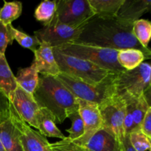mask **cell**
Returning <instances> with one entry per match:
<instances>
[{
  "instance_id": "cell-1",
  "label": "cell",
  "mask_w": 151,
  "mask_h": 151,
  "mask_svg": "<svg viewBox=\"0 0 151 151\" xmlns=\"http://www.w3.org/2000/svg\"><path fill=\"white\" fill-rule=\"evenodd\" d=\"M133 27L125 26L115 19H100L94 16L83 27L75 42L103 48L122 50L136 49L150 58L151 51L144 48L132 32Z\"/></svg>"
},
{
  "instance_id": "cell-2",
  "label": "cell",
  "mask_w": 151,
  "mask_h": 151,
  "mask_svg": "<svg viewBox=\"0 0 151 151\" xmlns=\"http://www.w3.org/2000/svg\"><path fill=\"white\" fill-rule=\"evenodd\" d=\"M32 95L38 106L48 109L59 124L78 109V99L55 77L40 76Z\"/></svg>"
},
{
  "instance_id": "cell-3",
  "label": "cell",
  "mask_w": 151,
  "mask_h": 151,
  "mask_svg": "<svg viewBox=\"0 0 151 151\" xmlns=\"http://www.w3.org/2000/svg\"><path fill=\"white\" fill-rule=\"evenodd\" d=\"M116 74L111 73L98 84H91L60 73L55 77L77 99L100 106L115 94L114 78Z\"/></svg>"
},
{
  "instance_id": "cell-4",
  "label": "cell",
  "mask_w": 151,
  "mask_h": 151,
  "mask_svg": "<svg viewBox=\"0 0 151 151\" xmlns=\"http://www.w3.org/2000/svg\"><path fill=\"white\" fill-rule=\"evenodd\" d=\"M64 54L88 60L114 74L125 71L117 61L119 50L103 48L77 42H68L55 47Z\"/></svg>"
},
{
  "instance_id": "cell-5",
  "label": "cell",
  "mask_w": 151,
  "mask_h": 151,
  "mask_svg": "<svg viewBox=\"0 0 151 151\" xmlns=\"http://www.w3.org/2000/svg\"><path fill=\"white\" fill-rule=\"evenodd\" d=\"M55 59L61 73L91 84H98L112 72L88 60L73 57L53 48Z\"/></svg>"
},
{
  "instance_id": "cell-6",
  "label": "cell",
  "mask_w": 151,
  "mask_h": 151,
  "mask_svg": "<svg viewBox=\"0 0 151 151\" xmlns=\"http://www.w3.org/2000/svg\"><path fill=\"white\" fill-rule=\"evenodd\" d=\"M151 66L145 63L132 70L116 74L114 78L115 94L138 99L150 89Z\"/></svg>"
},
{
  "instance_id": "cell-7",
  "label": "cell",
  "mask_w": 151,
  "mask_h": 151,
  "mask_svg": "<svg viewBox=\"0 0 151 151\" xmlns=\"http://www.w3.org/2000/svg\"><path fill=\"white\" fill-rule=\"evenodd\" d=\"M94 16L88 0H58L53 20L78 27L85 25Z\"/></svg>"
},
{
  "instance_id": "cell-8",
  "label": "cell",
  "mask_w": 151,
  "mask_h": 151,
  "mask_svg": "<svg viewBox=\"0 0 151 151\" xmlns=\"http://www.w3.org/2000/svg\"><path fill=\"white\" fill-rule=\"evenodd\" d=\"M98 106L103 120V127L111 131L121 143L125 137L123 125L125 102L124 99L114 94Z\"/></svg>"
},
{
  "instance_id": "cell-9",
  "label": "cell",
  "mask_w": 151,
  "mask_h": 151,
  "mask_svg": "<svg viewBox=\"0 0 151 151\" xmlns=\"http://www.w3.org/2000/svg\"><path fill=\"white\" fill-rule=\"evenodd\" d=\"M83 27H70L52 20L48 25L35 31L34 35L40 42H46L55 48L66 43L76 41Z\"/></svg>"
},
{
  "instance_id": "cell-10",
  "label": "cell",
  "mask_w": 151,
  "mask_h": 151,
  "mask_svg": "<svg viewBox=\"0 0 151 151\" xmlns=\"http://www.w3.org/2000/svg\"><path fill=\"white\" fill-rule=\"evenodd\" d=\"M15 114L16 109L9 101L0 110V141L5 151H23Z\"/></svg>"
},
{
  "instance_id": "cell-11",
  "label": "cell",
  "mask_w": 151,
  "mask_h": 151,
  "mask_svg": "<svg viewBox=\"0 0 151 151\" xmlns=\"http://www.w3.org/2000/svg\"><path fill=\"white\" fill-rule=\"evenodd\" d=\"M78 111L83 119L84 134L74 142L83 146L88 140L103 127V120L98 105L78 99Z\"/></svg>"
},
{
  "instance_id": "cell-12",
  "label": "cell",
  "mask_w": 151,
  "mask_h": 151,
  "mask_svg": "<svg viewBox=\"0 0 151 151\" xmlns=\"http://www.w3.org/2000/svg\"><path fill=\"white\" fill-rule=\"evenodd\" d=\"M9 102L28 125L38 129L36 115L40 107L35 102L33 95L17 86L13 97Z\"/></svg>"
},
{
  "instance_id": "cell-13",
  "label": "cell",
  "mask_w": 151,
  "mask_h": 151,
  "mask_svg": "<svg viewBox=\"0 0 151 151\" xmlns=\"http://www.w3.org/2000/svg\"><path fill=\"white\" fill-rule=\"evenodd\" d=\"M15 119L21 132L20 142L23 151H52L50 143L38 131L32 129L22 119L16 110Z\"/></svg>"
},
{
  "instance_id": "cell-14",
  "label": "cell",
  "mask_w": 151,
  "mask_h": 151,
  "mask_svg": "<svg viewBox=\"0 0 151 151\" xmlns=\"http://www.w3.org/2000/svg\"><path fill=\"white\" fill-rule=\"evenodd\" d=\"M150 0H124L116 19L125 26L133 27L134 22L150 11Z\"/></svg>"
},
{
  "instance_id": "cell-15",
  "label": "cell",
  "mask_w": 151,
  "mask_h": 151,
  "mask_svg": "<svg viewBox=\"0 0 151 151\" xmlns=\"http://www.w3.org/2000/svg\"><path fill=\"white\" fill-rule=\"evenodd\" d=\"M35 59L32 64L41 75L56 77L59 73L58 66L55 59L53 48L46 42H41L38 48L34 52Z\"/></svg>"
},
{
  "instance_id": "cell-16",
  "label": "cell",
  "mask_w": 151,
  "mask_h": 151,
  "mask_svg": "<svg viewBox=\"0 0 151 151\" xmlns=\"http://www.w3.org/2000/svg\"><path fill=\"white\" fill-rule=\"evenodd\" d=\"M82 147L86 151H120L122 144L111 131L102 127Z\"/></svg>"
},
{
  "instance_id": "cell-17",
  "label": "cell",
  "mask_w": 151,
  "mask_h": 151,
  "mask_svg": "<svg viewBox=\"0 0 151 151\" xmlns=\"http://www.w3.org/2000/svg\"><path fill=\"white\" fill-rule=\"evenodd\" d=\"M38 132L44 137H53L63 139L66 138L56 125L54 115L45 108L40 107L36 115Z\"/></svg>"
},
{
  "instance_id": "cell-18",
  "label": "cell",
  "mask_w": 151,
  "mask_h": 151,
  "mask_svg": "<svg viewBox=\"0 0 151 151\" xmlns=\"http://www.w3.org/2000/svg\"><path fill=\"white\" fill-rule=\"evenodd\" d=\"M17 86L16 78L7 63L5 55L0 54V92L10 101Z\"/></svg>"
},
{
  "instance_id": "cell-19",
  "label": "cell",
  "mask_w": 151,
  "mask_h": 151,
  "mask_svg": "<svg viewBox=\"0 0 151 151\" xmlns=\"http://www.w3.org/2000/svg\"><path fill=\"white\" fill-rule=\"evenodd\" d=\"M124 0H88L94 16L100 19H115Z\"/></svg>"
},
{
  "instance_id": "cell-20",
  "label": "cell",
  "mask_w": 151,
  "mask_h": 151,
  "mask_svg": "<svg viewBox=\"0 0 151 151\" xmlns=\"http://www.w3.org/2000/svg\"><path fill=\"white\" fill-rule=\"evenodd\" d=\"M15 78L18 86L29 94H33L38 86L39 73L32 63L29 67L19 69Z\"/></svg>"
},
{
  "instance_id": "cell-21",
  "label": "cell",
  "mask_w": 151,
  "mask_h": 151,
  "mask_svg": "<svg viewBox=\"0 0 151 151\" xmlns=\"http://www.w3.org/2000/svg\"><path fill=\"white\" fill-rule=\"evenodd\" d=\"M146 59L149 58L145 54L136 49H126L118 51L117 61L125 70L136 69Z\"/></svg>"
},
{
  "instance_id": "cell-22",
  "label": "cell",
  "mask_w": 151,
  "mask_h": 151,
  "mask_svg": "<svg viewBox=\"0 0 151 151\" xmlns=\"http://www.w3.org/2000/svg\"><path fill=\"white\" fill-rule=\"evenodd\" d=\"M57 1H41L39 5L35 9V19L38 22L43 23L44 26H47L52 22L54 19L56 13Z\"/></svg>"
},
{
  "instance_id": "cell-23",
  "label": "cell",
  "mask_w": 151,
  "mask_h": 151,
  "mask_svg": "<svg viewBox=\"0 0 151 151\" xmlns=\"http://www.w3.org/2000/svg\"><path fill=\"white\" fill-rule=\"evenodd\" d=\"M22 3L21 1H4V5L0 10V21L4 24H11L12 22L22 15Z\"/></svg>"
},
{
  "instance_id": "cell-24",
  "label": "cell",
  "mask_w": 151,
  "mask_h": 151,
  "mask_svg": "<svg viewBox=\"0 0 151 151\" xmlns=\"http://www.w3.org/2000/svg\"><path fill=\"white\" fill-rule=\"evenodd\" d=\"M132 32L144 48H148L151 37V23L147 19H139L133 24Z\"/></svg>"
},
{
  "instance_id": "cell-25",
  "label": "cell",
  "mask_w": 151,
  "mask_h": 151,
  "mask_svg": "<svg viewBox=\"0 0 151 151\" xmlns=\"http://www.w3.org/2000/svg\"><path fill=\"white\" fill-rule=\"evenodd\" d=\"M11 32L13 40H16L19 43V45H21L24 48L28 49L34 52L40 46L41 42L38 41V38L35 35L31 36V35H27L22 31L16 29L13 26H11Z\"/></svg>"
},
{
  "instance_id": "cell-26",
  "label": "cell",
  "mask_w": 151,
  "mask_h": 151,
  "mask_svg": "<svg viewBox=\"0 0 151 151\" xmlns=\"http://www.w3.org/2000/svg\"><path fill=\"white\" fill-rule=\"evenodd\" d=\"M68 118H69L70 120L72 121V126L69 129H66V131L69 134L68 138L74 141V140L78 139H79L80 137L83 135V122L82 118H81L79 111H78V109H77L75 111L72 112V114H70Z\"/></svg>"
},
{
  "instance_id": "cell-27",
  "label": "cell",
  "mask_w": 151,
  "mask_h": 151,
  "mask_svg": "<svg viewBox=\"0 0 151 151\" xmlns=\"http://www.w3.org/2000/svg\"><path fill=\"white\" fill-rule=\"evenodd\" d=\"M149 108H150V105L147 103L144 95L138 98L133 111V131L139 130L142 121Z\"/></svg>"
},
{
  "instance_id": "cell-28",
  "label": "cell",
  "mask_w": 151,
  "mask_h": 151,
  "mask_svg": "<svg viewBox=\"0 0 151 151\" xmlns=\"http://www.w3.org/2000/svg\"><path fill=\"white\" fill-rule=\"evenodd\" d=\"M130 142L137 151L150 150V139L145 135L140 130L133 131L128 134Z\"/></svg>"
},
{
  "instance_id": "cell-29",
  "label": "cell",
  "mask_w": 151,
  "mask_h": 151,
  "mask_svg": "<svg viewBox=\"0 0 151 151\" xmlns=\"http://www.w3.org/2000/svg\"><path fill=\"white\" fill-rule=\"evenodd\" d=\"M50 147L52 151H86L82 146L75 143L68 137L52 143Z\"/></svg>"
},
{
  "instance_id": "cell-30",
  "label": "cell",
  "mask_w": 151,
  "mask_h": 151,
  "mask_svg": "<svg viewBox=\"0 0 151 151\" xmlns=\"http://www.w3.org/2000/svg\"><path fill=\"white\" fill-rule=\"evenodd\" d=\"M11 24L5 25L0 21V54L5 53L9 44L13 41L11 32Z\"/></svg>"
},
{
  "instance_id": "cell-31",
  "label": "cell",
  "mask_w": 151,
  "mask_h": 151,
  "mask_svg": "<svg viewBox=\"0 0 151 151\" xmlns=\"http://www.w3.org/2000/svg\"><path fill=\"white\" fill-rule=\"evenodd\" d=\"M139 130L145 135L151 139V107L146 112L140 125Z\"/></svg>"
},
{
  "instance_id": "cell-32",
  "label": "cell",
  "mask_w": 151,
  "mask_h": 151,
  "mask_svg": "<svg viewBox=\"0 0 151 151\" xmlns=\"http://www.w3.org/2000/svg\"><path fill=\"white\" fill-rule=\"evenodd\" d=\"M121 144H122V151H137L131 145L128 135H125Z\"/></svg>"
},
{
  "instance_id": "cell-33",
  "label": "cell",
  "mask_w": 151,
  "mask_h": 151,
  "mask_svg": "<svg viewBox=\"0 0 151 151\" xmlns=\"http://www.w3.org/2000/svg\"><path fill=\"white\" fill-rule=\"evenodd\" d=\"M0 151H5V150H4V147H3L2 145H1V141H0Z\"/></svg>"
},
{
  "instance_id": "cell-34",
  "label": "cell",
  "mask_w": 151,
  "mask_h": 151,
  "mask_svg": "<svg viewBox=\"0 0 151 151\" xmlns=\"http://www.w3.org/2000/svg\"><path fill=\"white\" fill-rule=\"evenodd\" d=\"M120 151H122V148H121V150Z\"/></svg>"
},
{
  "instance_id": "cell-35",
  "label": "cell",
  "mask_w": 151,
  "mask_h": 151,
  "mask_svg": "<svg viewBox=\"0 0 151 151\" xmlns=\"http://www.w3.org/2000/svg\"><path fill=\"white\" fill-rule=\"evenodd\" d=\"M0 10H1V8H0Z\"/></svg>"
}]
</instances>
